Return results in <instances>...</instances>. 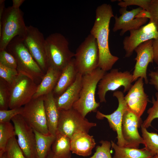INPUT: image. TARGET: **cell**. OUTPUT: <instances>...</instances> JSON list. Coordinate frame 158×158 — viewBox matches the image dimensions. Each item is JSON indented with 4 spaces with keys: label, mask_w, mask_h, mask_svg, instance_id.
I'll use <instances>...</instances> for the list:
<instances>
[{
    "label": "cell",
    "mask_w": 158,
    "mask_h": 158,
    "mask_svg": "<svg viewBox=\"0 0 158 158\" xmlns=\"http://www.w3.org/2000/svg\"><path fill=\"white\" fill-rule=\"evenodd\" d=\"M143 9L139 7L129 11L127 10V8H121L119 10L121 16L118 17L116 15L114 17L115 21L113 32L121 30L119 35L122 36L127 31L138 29L145 24L148 19L135 18Z\"/></svg>",
    "instance_id": "obj_16"
},
{
    "label": "cell",
    "mask_w": 158,
    "mask_h": 158,
    "mask_svg": "<svg viewBox=\"0 0 158 158\" xmlns=\"http://www.w3.org/2000/svg\"><path fill=\"white\" fill-rule=\"evenodd\" d=\"M38 85L31 78L19 73L16 78L9 85L10 109L22 107L33 98Z\"/></svg>",
    "instance_id": "obj_8"
},
{
    "label": "cell",
    "mask_w": 158,
    "mask_h": 158,
    "mask_svg": "<svg viewBox=\"0 0 158 158\" xmlns=\"http://www.w3.org/2000/svg\"><path fill=\"white\" fill-rule=\"evenodd\" d=\"M0 64L8 68L17 69V63L15 59L6 49L0 51Z\"/></svg>",
    "instance_id": "obj_34"
},
{
    "label": "cell",
    "mask_w": 158,
    "mask_h": 158,
    "mask_svg": "<svg viewBox=\"0 0 158 158\" xmlns=\"http://www.w3.org/2000/svg\"><path fill=\"white\" fill-rule=\"evenodd\" d=\"M18 74L16 69L8 68L0 64V77L6 81L9 85Z\"/></svg>",
    "instance_id": "obj_33"
},
{
    "label": "cell",
    "mask_w": 158,
    "mask_h": 158,
    "mask_svg": "<svg viewBox=\"0 0 158 158\" xmlns=\"http://www.w3.org/2000/svg\"><path fill=\"white\" fill-rule=\"evenodd\" d=\"M133 82V75L130 72L112 69L109 72L105 73L98 84L97 94L100 102H106L105 96L109 91H116L123 86L124 93L128 91Z\"/></svg>",
    "instance_id": "obj_9"
},
{
    "label": "cell",
    "mask_w": 158,
    "mask_h": 158,
    "mask_svg": "<svg viewBox=\"0 0 158 158\" xmlns=\"http://www.w3.org/2000/svg\"><path fill=\"white\" fill-rule=\"evenodd\" d=\"M23 16L20 8H15L12 6L5 8L0 20V51L6 50L9 43L16 36L24 37L27 26Z\"/></svg>",
    "instance_id": "obj_4"
},
{
    "label": "cell",
    "mask_w": 158,
    "mask_h": 158,
    "mask_svg": "<svg viewBox=\"0 0 158 158\" xmlns=\"http://www.w3.org/2000/svg\"><path fill=\"white\" fill-rule=\"evenodd\" d=\"M113 95L118 100L117 108L112 114L107 115L97 111L96 117L98 119L105 118L107 119L110 128L117 133V144L120 147H126V143L122 135L121 126L123 115L128 107L123 92L120 91H115Z\"/></svg>",
    "instance_id": "obj_14"
},
{
    "label": "cell",
    "mask_w": 158,
    "mask_h": 158,
    "mask_svg": "<svg viewBox=\"0 0 158 158\" xmlns=\"http://www.w3.org/2000/svg\"><path fill=\"white\" fill-rule=\"evenodd\" d=\"M83 75L78 73L73 84L61 95L55 97V102L59 111L67 110L73 107L79 98L82 86Z\"/></svg>",
    "instance_id": "obj_19"
},
{
    "label": "cell",
    "mask_w": 158,
    "mask_h": 158,
    "mask_svg": "<svg viewBox=\"0 0 158 158\" xmlns=\"http://www.w3.org/2000/svg\"><path fill=\"white\" fill-rule=\"evenodd\" d=\"M35 136V150L36 158H47L56 136L45 135L34 130Z\"/></svg>",
    "instance_id": "obj_25"
},
{
    "label": "cell",
    "mask_w": 158,
    "mask_h": 158,
    "mask_svg": "<svg viewBox=\"0 0 158 158\" xmlns=\"http://www.w3.org/2000/svg\"><path fill=\"white\" fill-rule=\"evenodd\" d=\"M95 145L93 136L86 133H76L71 139V152L80 156L86 157L90 155Z\"/></svg>",
    "instance_id": "obj_20"
},
{
    "label": "cell",
    "mask_w": 158,
    "mask_h": 158,
    "mask_svg": "<svg viewBox=\"0 0 158 158\" xmlns=\"http://www.w3.org/2000/svg\"><path fill=\"white\" fill-rule=\"evenodd\" d=\"M69 42L63 35L52 33L46 39V48L49 65L61 71L74 57L69 48Z\"/></svg>",
    "instance_id": "obj_5"
},
{
    "label": "cell",
    "mask_w": 158,
    "mask_h": 158,
    "mask_svg": "<svg viewBox=\"0 0 158 158\" xmlns=\"http://www.w3.org/2000/svg\"><path fill=\"white\" fill-rule=\"evenodd\" d=\"M143 80L142 78H138L124 97L128 108L140 119L150 101L144 91Z\"/></svg>",
    "instance_id": "obj_18"
},
{
    "label": "cell",
    "mask_w": 158,
    "mask_h": 158,
    "mask_svg": "<svg viewBox=\"0 0 158 158\" xmlns=\"http://www.w3.org/2000/svg\"><path fill=\"white\" fill-rule=\"evenodd\" d=\"M0 158H7L5 153L1 156H0Z\"/></svg>",
    "instance_id": "obj_44"
},
{
    "label": "cell",
    "mask_w": 158,
    "mask_h": 158,
    "mask_svg": "<svg viewBox=\"0 0 158 158\" xmlns=\"http://www.w3.org/2000/svg\"><path fill=\"white\" fill-rule=\"evenodd\" d=\"M156 99L154 97L152 98V107L149 108L147 111L148 116L142 124V126L147 128L151 126V123L153 120L157 118L158 120V92L155 94Z\"/></svg>",
    "instance_id": "obj_31"
},
{
    "label": "cell",
    "mask_w": 158,
    "mask_h": 158,
    "mask_svg": "<svg viewBox=\"0 0 158 158\" xmlns=\"http://www.w3.org/2000/svg\"><path fill=\"white\" fill-rule=\"evenodd\" d=\"M78 73L73 58L61 71L58 82L52 91L55 97L61 95L73 84L76 79Z\"/></svg>",
    "instance_id": "obj_22"
},
{
    "label": "cell",
    "mask_w": 158,
    "mask_h": 158,
    "mask_svg": "<svg viewBox=\"0 0 158 158\" xmlns=\"http://www.w3.org/2000/svg\"><path fill=\"white\" fill-rule=\"evenodd\" d=\"M21 115L33 129L45 135L50 134L45 112L44 96L32 98L23 107Z\"/></svg>",
    "instance_id": "obj_11"
},
{
    "label": "cell",
    "mask_w": 158,
    "mask_h": 158,
    "mask_svg": "<svg viewBox=\"0 0 158 158\" xmlns=\"http://www.w3.org/2000/svg\"><path fill=\"white\" fill-rule=\"evenodd\" d=\"M151 16L149 12L146 10L143 9L135 17V18H147L150 19Z\"/></svg>",
    "instance_id": "obj_40"
},
{
    "label": "cell",
    "mask_w": 158,
    "mask_h": 158,
    "mask_svg": "<svg viewBox=\"0 0 158 158\" xmlns=\"http://www.w3.org/2000/svg\"><path fill=\"white\" fill-rule=\"evenodd\" d=\"M61 71L49 66L39 84L33 98L44 96L52 92L61 73Z\"/></svg>",
    "instance_id": "obj_23"
},
{
    "label": "cell",
    "mask_w": 158,
    "mask_h": 158,
    "mask_svg": "<svg viewBox=\"0 0 158 158\" xmlns=\"http://www.w3.org/2000/svg\"><path fill=\"white\" fill-rule=\"evenodd\" d=\"M23 110V107L10 110H0V123L10 122L15 116L21 114Z\"/></svg>",
    "instance_id": "obj_35"
},
{
    "label": "cell",
    "mask_w": 158,
    "mask_h": 158,
    "mask_svg": "<svg viewBox=\"0 0 158 158\" xmlns=\"http://www.w3.org/2000/svg\"><path fill=\"white\" fill-rule=\"evenodd\" d=\"M151 158H158V155H154Z\"/></svg>",
    "instance_id": "obj_45"
},
{
    "label": "cell",
    "mask_w": 158,
    "mask_h": 158,
    "mask_svg": "<svg viewBox=\"0 0 158 158\" xmlns=\"http://www.w3.org/2000/svg\"><path fill=\"white\" fill-rule=\"evenodd\" d=\"M24 44L42 70L45 73L49 67L46 48V39L36 27L27 26Z\"/></svg>",
    "instance_id": "obj_10"
},
{
    "label": "cell",
    "mask_w": 158,
    "mask_h": 158,
    "mask_svg": "<svg viewBox=\"0 0 158 158\" xmlns=\"http://www.w3.org/2000/svg\"><path fill=\"white\" fill-rule=\"evenodd\" d=\"M96 123L89 122L73 108L59 111V116L57 133L66 136L70 139L75 134L80 133H88Z\"/></svg>",
    "instance_id": "obj_7"
},
{
    "label": "cell",
    "mask_w": 158,
    "mask_h": 158,
    "mask_svg": "<svg viewBox=\"0 0 158 158\" xmlns=\"http://www.w3.org/2000/svg\"><path fill=\"white\" fill-rule=\"evenodd\" d=\"M47 158H54L51 150L49 153Z\"/></svg>",
    "instance_id": "obj_43"
},
{
    "label": "cell",
    "mask_w": 158,
    "mask_h": 158,
    "mask_svg": "<svg viewBox=\"0 0 158 158\" xmlns=\"http://www.w3.org/2000/svg\"><path fill=\"white\" fill-rule=\"evenodd\" d=\"M95 19L90 34L96 39L99 49L98 67L106 72L111 70L119 58L111 53L109 45V23L114 17L111 5L103 4L98 6L96 11Z\"/></svg>",
    "instance_id": "obj_1"
},
{
    "label": "cell",
    "mask_w": 158,
    "mask_h": 158,
    "mask_svg": "<svg viewBox=\"0 0 158 158\" xmlns=\"http://www.w3.org/2000/svg\"><path fill=\"white\" fill-rule=\"evenodd\" d=\"M25 1L24 0H13V4L12 6L15 8H20V7Z\"/></svg>",
    "instance_id": "obj_41"
},
{
    "label": "cell",
    "mask_w": 158,
    "mask_h": 158,
    "mask_svg": "<svg viewBox=\"0 0 158 158\" xmlns=\"http://www.w3.org/2000/svg\"><path fill=\"white\" fill-rule=\"evenodd\" d=\"M74 61L78 73L82 75L98 67L99 51L95 38L91 34L85 39L76 50Z\"/></svg>",
    "instance_id": "obj_6"
},
{
    "label": "cell",
    "mask_w": 158,
    "mask_h": 158,
    "mask_svg": "<svg viewBox=\"0 0 158 158\" xmlns=\"http://www.w3.org/2000/svg\"><path fill=\"white\" fill-rule=\"evenodd\" d=\"M111 146L114 151L113 158H151L154 156L145 148L121 147L111 141Z\"/></svg>",
    "instance_id": "obj_24"
},
{
    "label": "cell",
    "mask_w": 158,
    "mask_h": 158,
    "mask_svg": "<svg viewBox=\"0 0 158 158\" xmlns=\"http://www.w3.org/2000/svg\"><path fill=\"white\" fill-rule=\"evenodd\" d=\"M44 105L49 133L56 136L59 116L55 97L52 92L44 96Z\"/></svg>",
    "instance_id": "obj_21"
},
{
    "label": "cell",
    "mask_w": 158,
    "mask_h": 158,
    "mask_svg": "<svg viewBox=\"0 0 158 158\" xmlns=\"http://www.w3.org/2000/svg\"><path fill=\"white\" fill-rule=\"evenodd\" d=\"M10 86L3 79L0 78V110H7L9 108Z\"/></svg>",
    "instance_id": "obj_30"
},
{
    "label": "cell",
    "mask_w": 158,
    "mask_h": 158,
    "mask_svg": "<svg viewBox=\"0 0 158 158\" xmlns=\"http://www.w3.org/2000/svg\"><path fill=\"white\" fill-rule=\"evenodd\" d=\"M5 1L4 0H0V20L1 19L5 8Z\"/></svg>",
    "instance_id": "obj_42"
},
{
    "label": "cell",
    "mask_w": 158,
    "mask_h": 158,
    "mask_svg": "<svg viewBox=\"0 0 158 158\" xmlns=\"http://www.w3.org/2000/svg\"><path fill=\"white\" fill-rule=\"evenodd\" d=\"M14 136V126L11 122L0 123V156L5 153L8 142Z\"/></svg>",
    "instance_id": "obj_27"
},
{
    "label": "cell",
    "mask_w": 158,
    "mask_h": 158,
    "mask_svg": "<svg viewBox=\"0 0 158 158\" xmlns=\"http://www.w3.org/2000/svg\"><path fill=\"white\" fill-rule=\"evenodd\" d=\"M141 118L128 108L123 115L121 126L122 133L126 143L125 147L138 148L143 144L142 137L138 132V128Z\"/></svg>",
    "instance_id": "obj_15"
},
{
    "label": "cell",
    "mask_w": 158,
    "mask_h": 158,
    "mask_svg": "<svg viewBox=\"0 0 158 158\" xmlns=\"http://www.w3.org/2000/svg\"><path fill=\"white\" fill-rule=\"evenodd\" d=\"M148 11L151 16L150 21L154 23L158 31V0H151Z\"/></svg>",
    "instance_id": "obj_37"
},
{
    "label": "cell",
    "mask_w": 158,
    "mask_h": 158,
    "mask_svg": "<svg viewBox=\"0 0 158 158\" xmlns=\"http://www.w3.org/2000/svg\"><path fill=\"white\" fill-rule=\"evenodd\" d=\"M148 75L150 78L149 84L153 85L158 92V70L150 71Z\"/></svg>",
    "instance_id": "obj_38"
},
{
    "label": "cell",
    "mask_w": 158,
    "mask_h": 158,
    "mask_svg": "<svg viewBox=\"0 0 158 158\" xmlns=\"http://www.w3.org/2000/svg\"><path fill=\"white\" fill-rule=\"evenodd\" d=\"M6 50L15 59L18 72L30 77L37 85L40 84L45 73L26 47L23 38L20 36L14 37Z\"/></svg>",
    "instance_id": "obj_2"
},
{
    "label": "cell",
    "mask_w": 158,
    "mask_h": 158,
    "mask_svg": "<svg viewBox=\"0 0 158 158\" xmlns=\"http://www.w3.org/2000/svg\"><path fill=\"white\" fill-rule=\"evenodd\" d=\"M152 48L154 54V61L158 66V37L153 40Z\"/></svg>",
    "instance_id": "obj_39"
},
{
    "label": "cell",
    "mask_w": 158,
    "mask_h": 158,
    "mask_svg": "<svg viewBox=\"0 0 158 158\" xmlns=\"http://www.w3.org/2000/svg\"><path fill=\"white\" fill-rule=\"evenodd\" d=\"M51 147L54 158H71V139L69 138L57 133Z\"/></svg>",
    "instance_id": "obj_26"
},
{
    "label": "cell",
    "mask_w": 158,
    "mask_h": 158,
    "mask_svg": "<svg viewBox=\"0 0 158 158\" xmlns=\"http://www.w3.org/2000/svg\"><path fill=\"white\" fill-rule=\"evenodd\" d=\"M118 1V5L121 8H127L128 6L135 5L148 11L151 0H124Z\"/></svg>",
    "instance_id": "obj_36"
},
{
    "label": "cell",
    "mask_w": 158,
    "mask_h": 158,
    "mask_svg": "<svg viewBox=\"0 0 158 158\" xmlns=\"http://www.w3.org/2000/svg\"><path fill=\"white\" fill-rule=\"evenodd\" d=\"M101 146L96 147V152L90 158H112L110 152L111 142L102 140L100 142Z\"/></svg>",
    "instance_id": "obj_32"
},
{
    "label": "cell",
    "mask_w": 158,
    "mask_h": 158,
    "mask_svg": "<svg viewBox=\"0 0 158 158\" xmlns=\"http://www.w3.org/2000/svg\"><path fill=\"white\" fill-rule=\"evenodd\" d=\"M130 32L129 36L125 37L123 41L126 58L131 56L135 49L141 44L158 37V31L156 26L150 21L138 29L130 31Z\"/></svg>",
    "instance_id": "obj_13"
},
{
    "label": "cell",
    "mask_w": 158,
    "mask_h": 158,
    "mask_svg": "<svg viewBox=\"0 0 158 158\" xmlns=\"http://www.w3.org/2000/svg\"><path fill=\"white\" fill-rule=\"evenodd\" d=\"M106 73L99 67L91 72L82 76V86L79 97L73 108L83 117L91 112H96L99 106L95 98L98 84Z\"/></svg>",
    "instance_id": "obj_3"
},
{
    "label": "cell",
    "mask_w": 158,
    "mask_h": 158,
    "mask_svg": "<svg viewBox=\"0 0 158 158\" xmlns=\"http://www.w3.org/2000/svg\"><path fill=\"white\" fill-rule=\"evenodd\" d=\"M141 126L144 148L153 156L158 155V134L149 132L142 124Z\"/></svg>",
    "instance_id": "obj_28"
},
{
    "label": "cell",
    "mask_w": 158,
    "mask_h": 158,
    "mask_svg": "<svg viewBox=\"0 0 158 158\" xmlns=\"http://www.w3.org/2000/svg\"><path fill=\"white\" fill-rule=\"evenodd\" d=\"M14 126L17 143L26 158H36L35 136L33 129L20 115L11 120Z\"/></svg>",
    "instance_id": "obj_12"
},
{
    "label": "cell",
    "mask_w": 158,
    "mask_h": 158,
    "mask_svg": "<svg viewBox=\"0 0 158 158\" xmlns=\"http://www.w3.org/2000/svg\"><path fill=\"white\" fill-rule=\"evenodd\" d=\"M16 137L11 138L7 145L5 152L7 158H26L18 146Z\"/></svg>",
    "instance_id": "obj_29"
},
{
    "label": "cell",
    "mask_w": 158,
    "mask_h": 158,
    "mask_svg": "<svg viewBox=\"0 0 158 158\" xmlns=\"http://www.w3.org/2000/svg\"><path fill=\"white\" fill-rule=\"evenodd\" d=\"M153 40L147 41L139 45L134 51L137 54L136 61L133 72V82L140 78H142L145 84L149 83L147 76V69L149 64L154 61L152 48Z\"/></svg>",
    "instance_id": "obj_17"
}]
</instances>
